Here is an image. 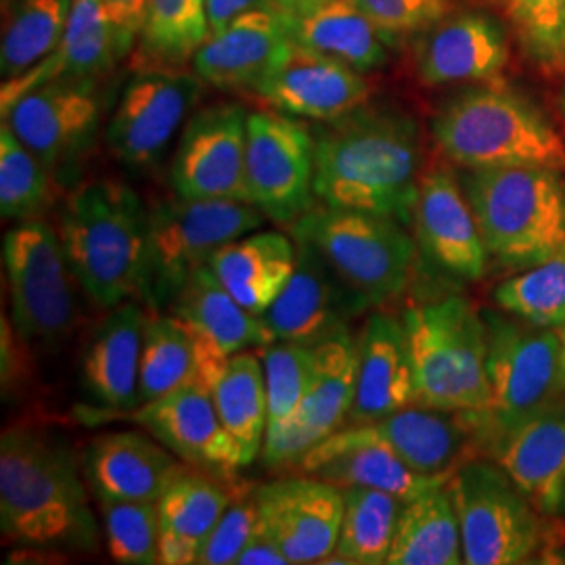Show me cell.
Listing matches in <instances>:
<instances>
[{
	"label": "cell",
	"mask_w": 565,
	"mask_h": 565,
	"mask_svg": "<svg viewBox=\"0 0 565 565\" xmlns=\"http://www.w3.org/2000/svg\"><path fill=\"white\" fill-rule=\"evenodd\" d=\"M186 465L149 431H107L82 452V471L99 503H158Z\"/></svg>",
	"instance_id": "25"
},
{
	"label": "cell",
	"mask_w": 565,
	"mask_h": 565,
	"mask_svg": "<svg viewBox=\"0 0 565 565\" xmlns=\"http://www.w3.org/2000/svg\"><path fill=\"white\" fill-rule=\"evenodd\" d=\"M527 60L546 74L565 72V0H497Z\"/></svg>",
	"instance_id": "44"
},
{
	"label": "cell",
	"mask_w": 565,
	"mask_h": 565,
	"mask_svg": "<svg viewBox=\"0 0 565 565\" xmlns=\"http://www.w3.org/2000/svg\"><path fill=\"white\" fill-rule=\"evenodd\" d=\"M149 2L151 0H103V11L109 23L118 60H126L135 51L149 11Z\"/></svg>",
	"instance_id": "48"
},
{
	"label": "cell",
	"mask_w": 565,
	"mask_h": 565,
	"mask_svg": "<svg viewBox=\"0 0 565 565\" xmlns=\"http://www.w3.org/2000/svg\"><path fill=\"white\" fill-rule=\"evenodd\" d=\"M343 490V515L335 551L323 564H387L403 499L392 492L350 486Z\"/></svg>",
	"instance_id": "38"
},
{
	"label": "cell",
	"mask_w": 565,
	"mask_h": 565,
	"mask_svg": "<svg viewBox=\"0 0 565 565\" xmlns=\"http://www.w3.org/2000/svg\"><path fill=\"white\" fill-rule=\"evenodd\" d=\"M492 300L507 315L527 323L565 329V247L546 260L507 277L492 291Z\"/></svg>",
	"instance_id": "42"
},
{
	"label": "cell",
	"mask_w": 565,
	"mask_h": 565,
	"mask_svg": "<svg viewBox=\"0 0 565 565\" xmlns=\"http://www.w3.org/2000/svg\"><path fill=\"white\" fill-rule=\"evenodd\" d=\"M289 228L291 237L310 243L369 306L396 300L413 277L419 245L396 218L321 203Z\"/></svg>",
	"instance_id": "8"
},
{
	"label": "cell",
	"mask_w": 565,
	"mask_h": 565,
	"mask_svg": "<svg viewBox=\"0 0 565 565\" xmlns=\"http://www.w3.org/2000/svg\"><path fill=\"white\" fill-rule=\"evenodd\" d=\"M235 565H289V559L282 555L281 548L273 543V539L264 532L263 525L256 524Z\"/></svg>",
	"instance_id": "49"
},
{
	"label": "cell",
	"mask_w": 565,
	"mask_h": 565,
	"mask_svg": "<svg viewBox=\"0 0 565 565\" xmlns=\"http://www.w3.org/2000/svg\"><path fill=\"white\" fill-rule=\"evenodd\" d=\"M275 2H277V7L281 9L285 15L300 18V15L315 11L317 7H321L324 0H275Z\"/></svg>",
	"instance_id": "51"
},
{
	"label": "cell",
	"mask_w": 565,
	"mask_h": 565,
	"mask_svg": "<svg viewBox=\"0 0 565 565\" xmlns=\"http://www.w3.org/2000/svg\"><path fill=\"white\" fill-rule=\"evenodd\" d=\"M298 263V245L281 231H252L223 245L210 268L228 294L254 315L279 298Z\"/></svg>",
	"instance_id": "32"
},
{
	"label": "cell",
	"mask_w": 565,
	"mask_h": 565,
	"mask_svg": "<svg viewBox=\"0 0 565 565\" xmlns=\"http://www.w3.org/2000/svg\"><path fill=\"white\" fill-rule=\"evenodd\" d=\"M291 46L285 13L279 7H264L210 34L193 57V72L223 93H254Z\"/></svg>",
	"instance_id": "24"
},
{
	"label": "cell",
	"mask_w": 565,
	"mask_h": 565,
	"mask_svg": "<svg viewBox=\"0 0 565 565\" xmlns=\"http://www.w3.org/2000/svg\"><path fill=\"white\" fill-rule=\"evenodd\" d=\"M205 7H207L210 28L214 34L245 13L264 9V7H277V2L275 0H205Z\"/></svg>",
	"instance_id": "50"
},
{
	"label": "cell",
	"mask_w": 565,
	"mask_h": 565,
	"mask_svg": "<svg viewBox=\"0 0 565 565\" xmlns=\"http://www.w3.org/2000/svg\"><path fill=\"white\" fill-rule=\"evenodd\" d=\"M258 524L289 565L323 564L340 536L343 490L312 476H285L256 486Z\"/></svg>",
	"instance_id": "20"
},
{
	"label": "cell",
	"mask_w": 565,
	"mask_h": 565,
	"mask_svg": "<svg viewBox=\"0 0 565 565\" xmlns=\"http://www.w3.org/2000/svg\"><path fill=\"white\" fill-rule=\"evenodd\" d=\"M417 403L490 415L484 315L465 296L413 303L403 312Z\"/></svg>",
	"instance_id": "6"
},
{
	"label": "cell",
	"mask_w": 565,
	"mask_h": 565,
	"mask_svg": "<svg viewBox=\"0 0 565 565\" xmlns=\"http://www.w3.org/2000/svg\"><path fill=\"white\" fill-rule=\"evenodd\" d=\"M268 218L249 202L168 198L149 205L141 302L163 312L184 282L233 239L263 228Z\"/></svg>",
	"instance_id": "7"
},
{
	"label": "cell",
	"mask_w": 565,
	"mask_h": 565,
	"mask_svg": "<svg viewBox=\"0 0 565 565\" xmlns=\"http://www.w3.org/2000/svg\"><path fill=\"white\" fill-rule=\"evenodd\" d=\"M210 34L205 0H151L132 51V70H184Z\"/></svg>",
	"instance_id": "39"
},
{
	"label": "cell",
	"mask_w": 565,
	"mask_h": 565,
	"mask_svg": "<svg viewBox=\"0 0 565 565\" xmlns=\"http://www.w3.org/2000/svg\"><path fill=\"white\" fill-rule=\"evenodd\" d=\"M268 429L266 440L282 434L296 419L317 371V348L273 342L263 348Z\"/></svg>",
	"instance_id": "43"
},
{
	"label": "cell",
	"mask_w": 565,
	"mask_h": 565,
	"mask_svg": "<svg viewBox=\"0 0 565 565\" xmlns=\"http://www.w3.org/2000/svg\"><path fill=\"white\" fill-rule=\"evenodd\" d=\"M258 524L256 486H233L231 503L224 509L216 527L212 530L203 546L200 564H237L243 546L247 545L254 527Z\"/></svg>",
	"instance_id": "47"
},
{
	"label": "cell",
	"mask_w": 565,
	"mask_h": 565,
	"mask_svg": "<svg viewBox=\"0 0 565 565\" xmlns=\"http://www.w3.org/2000/svg\"><path fill=\"white\" fill-rule=\"evenodd\" d=\"M317 348V371L302 406L291 425L264 440L263 463L277 471L302 463L303 457L324 438L345 427L356 394L359 342L343 327Z\"/></svg>",
	"instance_id": "17"
},
{
	"label": "cell",
	"mask_w": 565,
	"mask_h": 565,
	"mask_svg": "<svg viewBox=\"0 0 565 565\" xmlns=\"http://www.w3.org/2000/svg\"><path fill=\"white\" fill-rule=\"evenodd\" d=\"M149 205L116 179L81 182L63 203L60 239L82 291L111 310L141 302Z\"/></svg>",
	"instance_id": "3"
},
{
	"label": "cell",
	"mask_w": 565,
	"mask_h": 565,
	"mask_svg": "<svg viewBox=\"0 0 565 565\" xmlns=\"http://www.w3.org/2000/svg\"><path fill=\"white\" fill-rule=\"evenodd\" d=\"M371 93L366 74L298 44L254 90L275 111L317 124L359 109L371 99Z\"/></svg>",
	"instance_id": "23"
},
{
	"label": "cell",
	"mask_w": 565,
	"mask_h": 565,
	"mask_svg": "<svg viewBox=\"0 0 565 565\" xmlns=\"http://www.w3.org/2000/svg\"><path fill=\"white\" fill-rule=\"evenodd\" d=\"M390 46L417 39L461 7V0H352Z\"/></svg>",
	"instance_id": "46"
},
{
	"label": "cell",
	"mask_w": 565,
	"mask_h": 565,
	"mask_svg": "<svg viewBox=\"0 0 565 565\" xmlns=\"http://www.w3.org/2000/svg\"><path fill=\"white\" fill-rule=\"evenodd\" d=\"M168 312L179 317L207 342L233 356L243 350H260L275 342L263 319L237 302L210 264L184 282Z\"/></svg>",
	"instance_id": "34"
},
{
	"label": "cell",
	"mask_w": 565,
	"mask_h": 565,
	"mask_svg": "<svg viewBox=\"0 0 565 565\" xmlns=\"http://www.w3.org/2000/svg\"><path fill=\"white\" fill-rule=\"evenodd\" d=\"M2 266L11 323L21 342L57 348L81 323V303L60 231L44 221L18 223L4 233Z\"/></svg>",
	"instance_id": "10"
},
{
	"label": "cell",
	"mask_w": 565,
	"mask_h": 565,
	"mask_svg": "<svg viewBox=\"0 0 565 565\" xmlns=\"http://www.w3.org/2000/svg\"><path fill=\"white\" fill-rule=\"evenodd\" d=\"M247 116L239 103H214L182 126L168 181L184 200L249 202L245 181Z\"/></svg>",
	"instance_id": "15"
},
{
	"label": "cell",
	"mask_w": 565,
	"mask_h": 565,
	"mask_svg": "<svg viewBox=\"0 0 565 565\" xmlns=\"http://www.w3.org/2000/svg\"><path fill=\"white\" fill-rule=\"evenodd\" d=\"M72 448L32 427L0 438L2 539L30 548L95 553L99 524Z\"/></svg>",
	"instance_id": "2"
},
{
	"label": "cell",
	"mask_w": 565,
	"mask_h": 565,
	"mask_svg": "<svg viewBox=\"0 0 565 565\" xmlns=\"http://www.w3.org/2000/svg\"><path fill=\"white\" fill-rule=\"evenodd\" d=\"M404 463L429 478H450L461 465L488 450L490 415L415 403L369 424Z\"/></svg>",
	"instance_id": "22"
},
{
	"label": "cell",
	"mask_w": 565,
	"mask_h": 565,
	"mask_svg": "<svg viewBox=\"0 0 565 565\" xmlns=\"http://www.w3.org/2000/svg\"><path fill=\"white\" fill-rule=\"evenodd\" d=\"M387 564H465L461 525L448 482L404 503Z\"/></svg>",
	"instance_id": "36"
},
{
	"label": "cell",
	"mask_w": 565,
	"mask_h": 565,
	"mask_svg": "<svg viewBox=\"0 0 565 565\" xmlns=\"http://www.w3.org/2000/svg\"><path fill=\"white\" fill-rule=\"evenodd\" d=\"M212 396L226 431L239 446L243 467L263 457L268 429V398L263 359L252 350L233 354L221 377L212 385Z\"/></svg>",
	"instance_id": "37"
},
{
	"label": "cell",
	"mask_w": 565,
	"mask_h": 565,
	"mask_svg": "<svg viewBox=\"0 0 565 565\" xmlns=\"http://www.w3.org/2000/svg\"><path fill=\"white\" fill-rule=\"evenodd\" d=\"M467 565L527 564L545 545V520L505 469L490 457H476L450 478Z\"/></svg>",
	"instance_id": "11"
},
{
	"label": "cell",
	"mask_w": 565,
	"mask_h": 565,
	"mask_svg": "<svg viewBox=\"0 0 565 565\" xmlns=\"http://www.w3.org/2000/svg\"><path fill=\"white\" fill-rule=\"evenodd\" d=\"M116 63L120 60L114 51L103 0H74L57 51L30 72L13 81H4L0 105L7 107L25 90L46 82L103 78L116 67Z\"/></svg>",
	"instance_id": "33"
},
{
	"label": "cell",
	"mask_w": 565,
	"mask_h": 565,
	"mask_svg": "<svg viewBox=\"0 0 565 565\" xmlns=\"http://www.w3.org/2000/svg\"><path fill=\"white\" fill-rule=\"evenodd\" d=\"M228 359L221 348L172 312L149 310L139 373L141 404L158 401L184 385L203 384L212 390Z\"/></svg>",
	"instance_id": "30"
},
{
	"label": "cell",
	"mask_w": 565,
	"mask_h": 565,
	"mask_svg": "<svg viewBox=\"0 0 565 565\" xmlns=\"http://www.w3.org/2000/svg\"><path fill=\"white\" fill-rule=\"evenodd\" d=\"M562 335H564V345H565V329L562 331Z\"/></svg>",
	"instance_id": "53"
},
{
	"label": "cell",
	"mask_w": 565,
	"mask_h": 565,
	"mask_svg": "<svg viewBox=\"0 0 565 565\" xmlns=\"http://www.w3.org/2000/svg\"><path fill=\"white\" fill-rule=\"evenodd\" d=\"M482 315L492 445L530 417L565 403V345L559 329L527 323L503 310Z\"/></svg>",
	"instance_id": "9"
},
{
	"label": "cell",
	"mask_w": 565,
	"mask_h": 565,
	"mask_svg": "<svg viewBox=\"0 0 565 565\" xmlns=\"http://www.w3.org/2000/svg\"><path fill=\"white\" fill-rule=\"evenodd\" d=\"M457 172L490 258L522 270L564 249V170L499 166Z\"/></svg>",
	"instance_id": "5"
},
{
	"label": "cell",
	"mask_w": 565,
	"mask_h": 565,
	"mask_svg": "<svg viewBox=\"0 0 565 565\" xmlns=\"http://www.w3.org/2000/svg\"><path fill=\"white\" fill-rule=\"evenodd\" d=\"M103 114L102 78L51 81L2 107V121L60 182L93 151Z\"/></svg>",
	"instance_id": "12"
},
{
	"label": "cell",
	"mask_w": 565,
	"mask_h": 565,
	"mask_svg": "<svg viewBox=\"0 0 565 565\" xmlns=\"http://www.w3.org/2000/svg\"><path fill=\"white\" fill-rule=\"evenodd\" d=\"M99 507L107 553L116 564H162L156 503H99Z\"/></svg>",
	"instance_id": "45"
},
{
	"label": "cell",
	"mask_w": 565,
	"mask_h": 565,
	"mask_svg": "<svg viewBox=\"0 0 565 565\" xmlns=\"http://www.w3.org/2000/svg\"><path fill=\"white\" fill-rule=\"evenodd\" d=\"M413 231L425 258L446 277L465 282L484 279L490 252L452 163L445 160L424 170Z\"/></svg>",
	"instance_id": "16"
},
{
	"label": "cell",
	"mask_w": 565,
	"mask_h": 565,
	"mask_svg": "<svg viewBox=\"0 0 565 565\" xmlns=\"http://www.w3.org/2000/svg\"><path fill=\"white\" fill-rule=\"evenodd\" d=\"M233 486L184 467L163 490L160 515V562L162 565L200 564L203 546L231 503Z\"/></svg>",
	"instance_id": "31"
},
{
	"label": "cell",
	"mask_w": 565,
	"mask_h": 565,
	"mask_svg": "<svg viewBox=\"0 0 565 565\" xmlns=\"http://www.w3.org/2000/svg\"><path fill=\"white\" fill-rule=\"evenodd\" d=\"M557 105H559V111H562V116H564L565 120V84L564 88H562V93H559V99H557Z\"/></svg>",
	"instance_id": "52"
},
{
	"label": "cell",
	"mask_w": 565,
	"mask_h": 565,
	"mask_svg": "<svg viewBox=\"0 0 565 565\" xmlns=\"http://www.w3.org/2000/svg\"><path fill=\"white\" fill-rule=\"evenodd\" d=\"M312 132L319 202L413 226L424 149L411 111L394 103L366 102L338 120L319 121Z\"/></svg>",
	"instance_id": "1"
},
{
	"label": "cell",
	"mask_w": 565,
	"mask_h": 565,
	"mask_svg": "<svg viewBox=\"0 0 565 565\" xmlns=\"http://www.w3.org/2000/svg\"><path fill=\"white\" fill-rule=\"evenodd\" d=\"M298 469L340 488L361 486L385 490L404 503L448 482V478L417 473L392 446L385 445L371 425H345L315 446Z\"/></svg>",
	"instance_id": "26"
},
{
	"label": "cell",
	"mask_w": 565,
	"mask_h": 565,
	"mask_svg": "<svg viewBox=\"0 0 565 565\" xmlns=\"http://www.w3.org/2000/svg\"><path fill=\"white\" fill-rule=\"evenodd\" d=\"M124 415L158 438L182 463L226 486L237 482L242 452L221 422L207 385H184Z\"/></svg>",
	"instance_id": "18"
},
{
	"label": "cell",
	"mask_w": 565,
	"mask_h": 565,
	"mask_svg": "<svg viewBox=\"0 0 565 565\" xmlns=\"http://www.w3.org/2000/svg\"><path fill=\"white\" fill-rule=\"evenodd\" d=\"M285 18L294 44L342 61L361 74L375 72L387 61L390 44L352 0H324L306 15Z\"/></svg>",
	"instance_id": "35"
},
{
	"label": "cell",
	"mask_w": 565,
	"mask_h": 565,
	"mask_svg": "<svg viewBox=\"0 0 565 565\" xmlns=\"http://www.w3.org/2000/svg\"><path fill=\"white\" fill-rule=\"evenodd\" d=\"M245 181L249 203L273 223L291 226L317 205L315 132L281 111L247 116Z\"/></svg>",
	"instance_id": "14"
},
{
	"label": "cell",
	"mask_w": 565,
	"mask_h": 565,
	"mask_svg": "<svg viewBox=\"0 0 565 565\" xmlns=\"http://www.w3.org/2000/svg\"><path fill=\"white\" fill-rule=\"evenodd\" d=\"M147 317L149 308L139 300L120 303L84 345L82 387L99 408L124 415L141 404L139 373Z\"/></svg>",
	"instance_id": "29"
},
{
	"label": "cell",
	"mask_w": 565,
	"mask_h": 565,
	"mask_svg": "<svg viewBox=\"0 0 565 565\" xmlns=\"http://www.w3.org/2000/svg\"><path fill=\"white\" fill-rule=\"evenodd\" d=\"M431 139L459 170L546 166L565 172L562 132L539 105L501 81L469 84L434 114Z\"/></svg>",
	"instance_id": "4"
},
{
	"label": "cell",
	"mask_w": 565,
	"mask_h": 565,
	"mask_svg": "<svg viewBox=\"0 0 565 565\" xmlns=\"http://www.w3.org/2000/svg\"><path fill=\"white\" fill-rule=\"evenodd\" d=\"M511 44L503 18L484 9L457 7L415 39V74L425 86L501 81Z\"/></svg>",
	"instance_id": "19"
},
{
	"label": "cell",
	"mask_w": 565,
	"mask_h": 565,
	"mask_svg": "<svg viewBox=\"0 0 565 565\" xmlns=\"http://www.w3.org/2000/svg\"><path fill=\"white\" fill-rule=\"evenodd\" d=\"M74 0H4L0 74L13 81L51 57L65 34Z\"/></svg>",
	"instance_id": "40"
},
{
	"label": "cell",
	"mask_w": 565,
	"mask_h": 565,
	"mask_svg": "<svg viewBox=\"0 0 565 565\" xmlns=\"http://www.w3.org/2000/svg\"><path fill=\"white\" fill-rule=\"evenodd\" d=\"M55 177L2 121L0 126V214L11 223L44 221L55 205Z\"/></svg>",
	"instance_id": "41"
},
{
	"label": "cell",
	"mask_w": 565,
	"mask_h": 565,
	"mask_svg": "<svg viewBox=\"0 0 565 565\" xmlns=\"http://www.w3.org/2000/svg\"><path fill=\"white\" fill-rule=\"evenodd\" d=\"M296 239V237H294ZM298 263L279 298L260 315L275 342L319 345L359 317L369 302L302 239Z\"/></svg>",
	"instance_id": "21"
},
{
	"label": "cell",
	"mask_w": 565,
	"mask_h": 565,
	"mask_svg": "<svg viewBox=\"0 0 565 565\" xmlns=\"http://www.w3.org/2000/svg\"><path fill=\"white\" fill-rule=\"evenodd\" d=\"M359 342L356 394L345 425L377 424L417 403L415 373L403 317L377 310L369 315Z\"/></svg>",
	"instance_id": "28"
},
{
	"label": "cell",
	"mask_w": 565,
	"mask_h": 565,
	"mask_svg": "<svg viewBox=\"0 0 565 565\" xmlns=\"http://www.w3.org/2000/svg\"><path fill=\"white\" fill-rule=\"evenodd\" d=\"M195 72L147 67L132 70L105 124V145L114 160L130 170L162 162L202 97Z\"/></svg>",
	"instance_id": "13"
},
{
	"label": "cell",
	"mask_w": 565,
	"mask_h": 565,
	"mask_svg": "<svg viewBox=\"0 0 565 565\" xmlns=\"http://www.w3.org/2000/svg\"><path fill=\"white\" fill-rule=\"evenodd\" d=\"M546 520L565 518V403L499 436L486 452Z\"/></svg>",
	"instance_id": "27"
}]
</instances>
